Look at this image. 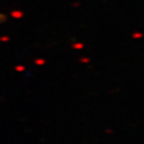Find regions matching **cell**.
I'll list each match as a JSON object with an SVG mask.
<instances>
[{
	"label": "cell",
	"instance_id": "1",
	"mask_svg": "<svg viewBox=\"0 0 144 144\" xmlns=\"http://www.w3.org/2000/svg\"><path fill=\"white\" fill-rule=\"evenodd\" d=\"M2 19H4V16H3L2 14L0 13V21H1V20H2Z\"/></svg>",
	"mask_w": 144,
	"mask_h": 144
}]
</instances>
